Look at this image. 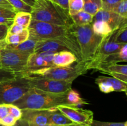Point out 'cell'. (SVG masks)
<instances>
[{"label":"cell","mask_w":127,"mask_h":126,"mask_svg":"<svg viewBox=\"0 0 127 126\" xmlns=\"http://www.w3.org/2000/svg\"><path fill=\"white\" fill-rule=\"evenodd\" d=\"M12 105L21 109H46L54 108L59 105L68 106L66 92L53 93L30 88L21 98Z\"/></svg>","instance_id":"1"},{"label":"cell","mask_w":127,"mask_h":126,"mask_svg":"<svg viewBox=\"0 0 127 126\" xmlns=\"http://www.w3.org/2000/svg\"><path fill=\"white\" fill-rule=\"evenodd\" d=\"M32 19L69 27L73 24L68 11L50 0H35L31 10Z\"/></svg>","instance_id":"2"},{"label":"cell","mask_w":127,"mask_h":126,"mask_svg":"<svg viewBox=\"0 0 127 126\" xmlns=\"http://www.w3.org/2000/svg\"><path fill=\"white\" fill-rule=\"evenodd\" d=\"M70 28L79 44L81 62L84 63L87 67L95 59L102 41L106 36L102 37L94 33L91 24L76 25L73 23Z\"/></svg>","instance_id":"3"},{"label":"cell","mask_w":127,"mask_h":126,"mask_svg":"<svg viewBox=\"0 0 127 126\" xmlns=\"http://www.w3.org/2000/svg\"><path fill=\"white\" fill-rule=\"evenodd\" d=\"M88 71V68L84 63L78 62V64L73 67L52 66L33 71H26L21 75L73 82L74 79Z\"/></svg>","instance_id":"4"},{"label":"cell","mask_w":127,"mask_h":126,"mask_svg":"<svg viewBox=\"0 0 127 126\" xmlns=\"http://www.w3.org/2000/svg\"><path fill=\"white\" fill-rule=\"evenodd\" d=\"M30 39L35 41L68 37L73 35L70 27L58 25L32 19L28 27Z\"/></svg>","instance_id":"5"},{"label":"cell","mask_w":127,"mask_h":126,"mask_svg":"<svg viewBox=\"0 0 127 126\" xmlns=\"http://www.w3.org/2000/svg\"><path fill=\"white\" fill-rule=\"evenodd\" d=\"M31 88L26 76L18 75L14 79L0 82V105L13 104Z\"/></svg>","instance_id":"6"},{"label":"cell","mask_w":127,"mask_h":126,"mask_svg":"<svg viewBox=\"0 0 127 126\" xmlns=\"http://www.w3.org/2000/svg\"><path fill=\"white\" fill-rule=\"evenodd\" d=\"M29 56L24 55L13 49L4 48L0 49L1 68L21 75L27 70V59Z\"/></svg>","instance_id":"7"},{"label":"cell","mask_w":127,"mask_h":126,"mask_svg":"<svg viewBox=\"0 0 127 126\" xmlns=\"http://www.w3.org/2000/svg\"><path fill=\"white\" fill-rule=\"evenodd\" d=\"M31 88H35L46 92L62 93L71 88L73 82L59 80L42 77H27Z\"/></svg>","instance_id":"8"},{"label":"cell","mask_w":127,"mask_h":126,"mask_svg":"<svg viewBox=\"0 0 127 126\" xmlns=\"http://www.w3.org/2000/svg\"><path fill=\"white\" fill-rule=\"evenodd\" d=\"M56 108L76 124L91 126L94 120V113L90 110L66 105H59Z\"/></svg>","instance_id":"9"},{"label":"cell","mask_w":127,"mask_h":126,"mask_svg":"<svg viewBox=\"0 0 127 126\" xmlns=\"http://www.w3.org/2000/svg\"><path fill=\"white\" fill-rule=\"evenodd\" d=\"M52 109L53 108L46 109H21L22 116L20 120L27 123L38 126L50 124L49 117Z\"/></svg>","instance_id":"10"},{"label":"cell","mask_w":127,"mask_h":126,"mask_svg":"<svg viewBox=\"0 0 127 126\" xmlns=\"http://www.w3.org/2000/svg\"><path fill=\"white\" fill-rule=\"evenodd\" d=\"M53 55L54 53L49 52L33 53L31 54L27 59L26 71H33L43 68L55 66L53 63Z\"/></svg>","instance_id":"11"},{"label":"cell","mask_w":127,"mask_h":126,"mask_svg":"<svg viewBox=\"0 0 127 126\" xmlns=\"http://www.w3.org/2000/svg\"><path fill=\"white\" fill-rule=\"evenodd\" d=\"M97 21L106 22L113 31L127 25V19L122 17L115 12L103 9L99 10L93 17V22Z\"/></svg>","instance_id":"12"},{"label":"cell","mask_w":127,"mask_h":126,"mask_svg":"<svg viewBox=\"0 0 127 126\" xmlns=\"http://www.w3.org/2000/svg\"><path fill=\"white\" fill-rule=\"evenodd\" d=\"M124 44H119L114 42L111 38V33L107 35L102 41L95 59L87 65L88 70H91V67L104 56L119 52Z\"/></svg>","instance_id":"13"},{"label":"cell","mask_w":127,"mask_h":126,"mask_svg":"<svg viewBox=\"0 0 127 126\" xmlns=\"http://www.w3.org/2000/svg\"><path fill=\"white\" fill-rule=\"evenodd\" d=\"M78 61L76 56L69 51H63L54 53L53 63L55 66L68 67Z\"/></svg>","instance_id":"14"},{"label":"cell","mask_w":127,"mask_h":126,"mask_svg":"<svg viewBox=\"0 0 127 126\" xmlns=\"http://www.w3.org/2000/svg\"><path fill=\"white\" fill-rule=\"evenodd\" d=\"M37 41L28 38L26 41L17 44H6L5 48L13 49L24 55L30 56L34 53L35 45Z\"/></svg>","instance_id":"15"},{"label":"cell","mask_w":127,"mask_h":126,"mask_svg":"<svg viewBox=\"0 0 127 126\" xmlns=\"http://www.w3.org/2000/svg\"><path fill=\"white\" fill-rule=\"evenodd\" d=\"M50 124L56 126H66L75 124L76 123L71 121L65 115L58 111L56 107L52 109L49 117Z\"/></svg>","instance_id":"16"},{"label":"cell","mask_w":127,"mask_h":126,"mask_svg":"<svg viewBox=\"0 0 127 126\" xmlns=\"http://www.w3.org/2000/svg\"><path fill=\"white\" fill-rule=\"evenodd\" d=\"M99 81H104L107 82L108 84L111 85L114 91H124V92L127 93V83L118 80L114 77L105 76H99L95 79V82Z\"/></svg>","instance_id":"17"},{"label":"cell","mask_w":127,"mask_h":126,"mask_svg":"<svg viewBox=\"0 0 127 126\" xmlns=\"http://www.w3.org/2000/svg\"><path fill=\"white\" fill-rule=\"evenodd\" d=\"M66 101L68 103V106L77 107H79L83 105L88 104L86 100L81 97L78 91L72 88L66 91Z\"/></svg>","instance_id":"18"},{"label":"cell","mask_w":127,"mask_h":126,"mask_svg":"<svg viewBox=\"0 0 127 126\" xmlns=\"http://www.w3.org/2000/svg\"><path fill=\"white\" fill-rule=\"evenodd\" d=\"M29 37L28 28L24 29L21 32L15 34H7L5 42L8 44H17L27 40Z\"/></svg>","instance_id":"19"},{"label":"cell","mask_w":127,"mask_h":126,"mask_svg":"<svg viewBox=\"0 0 127 126\" xmlns=\"http://www.w3.org/2000/svg\"><path fill=\"white\" fill-rule=\"evenodd\" d=\"M93 17L94 16L83 10L71 16L73 22L76 25H86L91 24L93 23Z\"/></svg>","instance_id":"20"},{"label":"cell","mask_w":127,"mask_h":126,"mask_svg":"<svg viewBox=\"0 0 127 126\" xmlns=\"http://www.w3.org/2000/svg\"><path fill=\"white\" fill-rule=\"evenodd\" d=\"M91 26L94 33L102 37H105L113 32L109 25L104 21H94Z\"/></svg>","instance_id":"21"},{"label":"cell","mask_w":127,"mask_h":126,"mask_svg":"<svg viewBox=\"0 0 127 126\" xmlns=\"http://www.w3.org/2000/svg\"><path fill=\"white\" fill-rule=\"evenodd\" d=\"M83 10L94 16L102 7V0H83Z\"/></svg>","instance_id":"22"},{"label":"cell","mask_w":127,"mask_h":126,"mask_svg":"<svg viewBox=\"0 0 127 126\" xmlns=\"http://www.w3.org/2000/svg\"><path fill=\"white\" fill-rule=\"evenodd\" d=\"M31 20L32 16L31 12H17L16 13L13 19V23L22 26L24 29H26L28 28Z\"/></svg>","instance_id":"23"},{"label":"cell","mask_w":127,"mask_h":126,"mask_svg":"<svg viewBox=\"0 0 127 126\" xmlns=\"http://www.w3.org/2000/svg\"><path fill=\"white\" fill-rule=\"evenodd\" d=\"M111 38L119 44H127V25L113 31L111 33Z\"/></svg>","instance_id":"24"},{"label":"cell","mask_w":127,"mask_h":126,"mask_svg":"<svg viewBox=\"0 0 127 126\" xmlns=\"http://www.w3.org/2000/svg\"><path fill=\"white\" fill-rule=\"evenodd\" d=\"M99 71L105 74H109V73H120L127 75V64H112L110 65L102 67L99 69Z\"/></svg>","instance_id":"25"},{"label":"cell","mask_w":127,"mask_h":126,"mask_svg":"<svg viewBox=\"0 0 127 126\" xmlns=\"http://www.w3.org/2000/svg\"><path fill=\"white\" fill-rule=\"evenodd\" d=\"M107 11L114 12L122 17L127 19V0H122Z\"/></svg>","instance_id":"26"},{"label":"cell","mask_w":127,"mask_h":126,"mask_svg":"<svg viewBox=\"0 0 127 126\" xmlns=\"http://www.w3.org/2000/svg\"><path fill=\"white\" fill-rule=\"evenodd\" d=\"M12 6L16 12H31L32 7L22 1L21 0H7Z\"/></svg>","instance_id":"27"},{"label":"cell","mask_w":127,"mask_h":126,"mask_svg":"<svg viewBox=\"0 0 127 126\" xmlns=\"http://www.w3.org/2000/svg\"><path fill=\"white\" fill-rule=\"evenodd\" d=\"M83 9V0H68V13L70 16L82 11Z\"/></svg>","instance_id":"28"},{"label":"cell","mask_w":127,"mask_h":126,"mask_svg":"<svg viewBox=\"0 0 127 126\" xmlns=\"http://www.w3.org/2000/svg\"><path fill=\"white\" fill-rule=\"evenodd\" d=\"M16 73L10 70H6L3 68H0V82L11 80L18 76Z\"/></svg>","instance_id":"29"},{"label":"cell","mask_w":127,"mask_h":126,"mask_svg":"<svg viewBox=\"0 0 127 126\" xmlns=\"http://www.w3.org/2000/svg\"><path fill=\"white\" fill-rule=\"evenodd\" d=\"M91 126H127V122H107L93 120Z\"/></svg>","instance_id":"30"},{"label":"cell","mask_w":127,"mask_h":126,"mask_svg":"<svg viewBox=\"0 0 127 126\" xmlns=\"http://www.w3.org/2000/svg\"><path fill=\"white\" fill-rule=\"evenodd\" d=\"M95 84H97L100 91L104 93H109L114 91V89L112 87L111 85L108 84L107 82H105L104 81H99L97 82H95Z\"/></svg>","instance_id":"31"},{"label":"cell","mask_w":127,"mask_h":126,"mask_svg":"<svg viewBox=\"0 0 127 126\" xmlns=\"http://www.w3.org/2000/svg\"><path fill=\"white\" fill-rule=\"evenodd\" d=\"M16 12L12 11L8 9L0 7V17L7 19H14L16 15Z\"/></svg>","instance_id":"32"},{"label":"cell","mask_w":127,"mask_h":126,"mask_svg":"<svg viewBox=\"0 0 127 126\" xmlns=\"http://www.w3.org/2000/svg\"><path fill=\"white\" fill-rule=\"evenodd\" d=\"M10 104H2L0 105V122L4 117L11 114L9 109Z\"/></svg>","instance_id":"33"},{"label":"cell","mask_w":127,"mask_h":126,"mask_svg":"<svg viewBox=\"0 0 127 126\" xmlns=\"http://www.w3.org/2000/svg\"><path fill=\"white\" fill-rule=\"evenodd\" d=\"M122 0H102V9L104 10H109L111 7L117 4L118 2Z\"/></svg>","instance_id":"34"},{"label":"cell","mask_w":127,"mask_h":126,"mask_svg":"<svg viewBox=\"0 0 127 126\" xmlns=\"http://www.w3.org/2000/svg\"><path fill=\"white\" fill-rule=\"evenodd\" d=\"M24 28L21 25L16 24V23H12L8 28V31H7V34H15V33H17L21 32L22 31Z\"/></svg>","instance_id":"35"},{"label":"cell","mask_w":127,"mask_h":126,"mask_svg":"<svg viewBox=\"0 0 127 126\" xmlns=\"http://www.w3.org/2000/svg\"><path fill=\"white\" fill-rule=\"evenodd\" d=\"M9 27L6 25H0V42L5 40Z\"/></svg>","instance_id":"36"},{"label":"cell","mask_w":127,"mask_h":126,"mask_svg":"<svg viewBox=\"0 0 127 126\" xmlns=\"http://www.w3.org/2000/svg\"><path fill=\"white\" fill-rule=\"evenodd\" d=\"M68 11V0H50Z\"/></svg>","instance_id":"37"},{"label":"cell","mask_w":127,"mask_h":126,"mask_svg":"<svg viewBox=\"0 0 127 126\" xmlns=\"http://www.w3.org/2000/svg\"><path fill=\"white\" fill-rule=\"evenodd\" d=\"M109 75H112V77L115 78V79H118L119 80L124 82L127 83V75H124V74H120V73H109Z\"/></svg>","instance_id":"38"},{"label":"cell","mask_w":127,"mask_h":126,"mask_svg":"<svg viewBox=\"0 0 127 126\" xmlns=\"http://www.w3.org/2000/svg\"><path fill=\"white\" fill-rule=\"evenodd\" d=\"M14 126H56L52 124H47V125H43V126H38V125H34V124H31L27 123V122H25L24 121H21V120H18V121L16 122V124Z\"/></svg>","instance_id":"39"},{"label":"cell","mask_w":127,"mask_h":126,"mask_svg":"<svg viewBox=\"0 0 127 126\" xmlns=\"http://www.w3.org/2000/svg\"><path fill=\"white\" fill-rule=\"evenodd\" d=\"M0 7H4V8L6 9H8L11 10V11H14V8L12 7V6L9 3V2L7 0H0Z\"/></svg>","instance_id":"40"},{"label":"cell","mask_w":127,"mask_h":126,"mask_svg":"<svg viewBox=\"0 0 127 126\" xmlns=\"http://www.w3.org/2000/svg\"><path fill=\"white\" fill-rule=\"evenodd\" d=\"M14 19H7L4 17H0V25H6L9 27L13 23Z\"/></svg>","instance_id":"41"},{"label":"cell","mask_w":127,"mask_h":126,"mask_svg":"<svg viewBox=\"0 0 127 126\" xmlns=\"http://www.w3.org/2000/svg\"><path fill=\"white\" fill-rule=\"evenodd\" d=\"M21 1H23L26 4L31 6V7L33 6V4H35V0H21Z\"/></svg>","instance_id":"42"},{"label":"cell","mask_w":127,"mask_h":126,"mask_svg":"<svg viewBox=\"0 0 127 126\" xmlns=\"http://www.w3.org/2000/svg\"><path fill=\"white\" fill-rule=\"evenodd\" d=\"M6 44H7V43H6L5 40L0 42V49H2V48H5V47H6Z\"/></svg>","instance_id":"43"},{"label":"cell","mask_w":127,"mask_h":126,"mask_svg":"<svg viewBox=\"0 0 127 126\" xmlns=\"http://www.w3.org/2000/svg\"><path fill=\"white\" fill-rule=\"evenodd\" d=\"M85 126V125H81V124H75L70 125V126Z\"/></svg>","instance_id":"44"},{"label":"cell","mask_w":127,"mask_h":126,"mask_svg":"<svg viewBox=\"0 0 127 126\" xmlns=\"http://www.w3.org/2000/svg\"><path fill=\"white\" fill-rule=\"evenodd\" d=\"M0 126H2V125H1V124H0Z\"/></svg>","instance_id":"45"},{"label":"cell","mask_w":127,"mask_h":126,"mask_svg":"<svg viewBox=\"0 0 127 126\" xmlns=\"http://www.w3.org/2000/svg\"><path fill=\"white\" fill-rule=\"evenodd\" d=\"M0 68H1V64H0Z\"/></svg>","instance_id":"46"}]
</instances>
